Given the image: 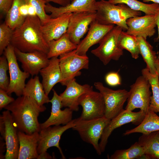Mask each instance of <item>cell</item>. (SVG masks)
<instances>
[{
    "label": "cell",
    "mask_w": 159,
    "mask_h": 159,
    "mask_svg": "<svg viewBox=\"0 0 159 159\" xmlns=\"http://www.w3.org/2000/svg\"><path fill=\"white\" fill-rule=\"evenodd\" d=\"M110 120L105 116L87 120L79 117L74 119V125L72 128L78 132L84 141L92 145L97 153L100 155L102 153L99 141Z\"/></svg>",
    "instance_id": "277c9868"
},
{
    "label": "cell",
    "mask_w": 159,
    "mask_h": 159,
    "mask_svg": "<svg viewBox=\"0 0 159 159\" xmlns=\"http://www.w3.org/2000/svg\"><path fill=\"white\" fill-rule=\"evenodd\" d=\"M64 92L60 94L63 107H68L73 111L79 110L78 100L84 93L93 90L92 86L88 84L81 85L74 78L69 82Z\"/></svg>",
    "instance_id": "d6986e66"
},
{
    "label": "cell",
    "mask_w": 159,
    "mask_h": 159,
    "mask_svg": "<svg viewBox=\"0 0 159 159\" xmlns=\"http://www.w3.org/2000/svg\"><path fill=\"white\" fill-rule=\"evenodd\" d=\"M39 73L42 78V83L45 92L48 96L54 86L62 81L59 58L54 57L50 59L48 64L42 69Z\"/></svg>",
    "instance_id": "603a6c76"
},
{
    "label": "cell",
    "mask_w": 159,
    "mask_h": 159,
    "mask_svg": "<svg viewBox=\"0 0 159 159\" xmlns=\"http://www.w3.org/2000/svg\"><path fill=\"white\" fill-rule=\"evenodd\" d=\"M138 142L144 149L145 154L141 158L159 159V131L142 134Z\"/></svg>",
    "instance_id": "cb8c5ba5"
},
{
    "label": "cell",
    "mask_w": 159,
    "mask_h": 159,
    "mask_svg": "<svg viewBox=\"0 0 159 159\" xmlns=\"http://www.w3.org/2000/svg\"><path fill=\"white\" fill-rule=\"evenodd\" d=\"M78 104L82 108L79 117L82 119L90 120L105 116V102L99 92L92 90L84 93L80 97Z\"/></svg>",
    "instance_id": "8fae6325"
},
{
    "label": "cell",
    "mask_w": 159,
    "mask_h": 159,
    "mask_svg": "<svg viewBox=\"0 0 159 159\" xmlns=\"http://www.w3.org/2000/svg\"><path fill=\"white\" fill-rule=\"evenodd\" d=\"M14 98L9 96L6 91L0 89V109L6 107L15 100Z\"/></svg>",
    "instance_id": "74e56055"
},
{
    "label": "cell",
    "mask_w": 159,
    "mask_h": 159,
    "mask_svg": "<svg viewBox=\"0 0 159 159\" xmlns=\"http://www.w3.org/2000/svg\"><path fill=\"white\" fill-rule=\"evenodd\" d=\"M41 26V21L37 16H28L23 22L13 30L10 44L23 52L38 51L47 54L49 46L43 35Z\"/></svg>",
    "instance_id": "6da1fadb"
},
{
    "label": "cell",
    "mask_w": 159,
    "mask_h": 159,
    "mask_svg": "<svg viewBox=\"0 0 159 159\" xmlns=\"http://www.w3.org/2000/svg\"><path fill=\"white\" fill-rule=\"evenodd\" d=\"M23 95L33 98L41 106L50 102V100L46 94L42 84L37 75L30 78L26 84Z\"/></svg>",
    "instance_id": "d4e9b609"
},
{
    "label": "cell",
    "mask_w": 159,
    "mask_h": 159,
    "mask_svg": "<svg viewBox=\"0 0 159 159\" xmlns=\"http://www.w3.org/2000/svg\"><path fill=\"white\" fill-rule=\"evenodd\" d=\"M150 88V82L146 77L143 75L138 77L130 86L125 109L132 111L139 108L146 114L149 111L152 93Z\"/></svg>",
    "instance_id": "8992f818"
},
{
    "label": "cell",
    "mask_w": 159,
    "mask_h": 159,
    "mask_svg": "<svg viewBox=\"0 0 159 159\" xmlns=\"http://www.w3.org/2000/svg\"><path fill=\"white\" fill-rule=\"evenodd\" d=\"M115 25H104L95 20L90 24L86 37L77 45V53L81 56L87 55V53L93 45L99 43L105 36L114 26Z\"/></svg>",
    "instance_id": "ac0fdd59"
},
{
    "label": "cell",
    "mask_w": 159,
    "mask_h": 159,
    "mask_svg": "<svg viewBox=\"0 0 159 159\" xmlns=\"http://www.w3.org/2000/svg\"><path fill=\"white\" fill-rule=\"evenodd\" d=\"M115 4H123L133 10L140 11L146 15H154L159 13V4L153 3L148 4L138 0H108Z\"/></svg>",
    "instance_id": "f546056e"
},
{
    "label": "cell",
    "mask_w": 159,
    "mask_h": 159,
    "mask_svg": "<svg viewBox=\"0 0 159 159\" xmlns=\"http://www.w3.org/2000/svg\"><path fill=\"white\" fill-rule=\"evenodd\" d=\"M13 30L4 22L0 25V55L10 44Z\"/></svg>",
    "instance_id": "836d02e7"
},
{
    "label": "cell",
    "mask_w": 159,
    "mask_h": 159,
    "mask_svg": "<svg viewBox=\"0 0 159 159\" xmlns=\"http://www.w3.org/2000/svg\"><path fill=\"white\" fill-rule=\"evenodd\" d=\"M53 91V96L50 100L52 104L51 114L45 121L40 124L41 130L52 125H64L72 120L73 111L68 107L62 110L63 107L61 97L54 90Z\"/></svg>",
    "instance_id": "e0dca14e"
},
{
    "label": "cell",
    "mask_w": 159,
    "mask_h": 159,
    "mask_svg": "<svg viewBox=\"0 0 159 159\" xmlns=\"http://www.w3.org/2000/svg\"><path fill=\"white\" fill-rule=\"evenodd\" d=\"M71 0V1H72L73 0Z\"/></svg>",
    "instance_id": "f6af8a7d"
},
{
    "label": "cell",
    "mask_w": 159,
    "mask_h": 159,
    "mask_svg": "<svg viewBox=\"0 0 159 159\" xmlns=\"http://www.w3.org/2000/svg\"><path fill=\"white\" fill-rule=\"evenodd\" d=\"M105 80L106 83L110 86H115L121 84L120 76L117 72L108 73L105 76Z\"/></svg>",
    "instance_id": "8d00e7d4"
},
{
    "label": "cell",
    "mask_w": 159,
    "mask_h": 159,
    "mask_svg": "<svg viewBox=\"0 0 159 159\" xmlns=\"http://www.w3.org/2000/svg\"><path fill=\"white\" fill-rule=\"evenodd\" d=\"M94 85L103 98L105 105V116L111 120L124 110V105L127 100L129 92L125 89L113 90L105 86L99 82H95Z\"/></svg>",
    "instance_id": "30bf717a"
},
{
    "label": "cell",
    "mask_w": 159,
    "mask_h": 159,
    "mask_svg": "<svg viewBox=\"0 0 159 159\" xmlns=\"http://www.w3.org/2000/svg\"><path fill=\"white\" fill-rule=\"evenodd\" d=\"M47 3L52 2L58 4L61 6H66L71 2V0H44Z\"/></svg>",
    "instance_id": "ab89813d"
},
{
    "label": "cell",
    "mask_w": 159,
    "mask_h": 159,
    "mask_svg": "<svg viewBox=\"0 0 159 159\" xmlns=\"http://www.w3.org/2000/svg\"><path fill=\"white\" fill-rule=\"evenodd\" d=\"M157 26L158 27V38H159V13L158 14V17L157 21ZM157 57L158 58H159V54H158V56H157Z\"/></svg>",
    "instance_id": "7bdbcfd3"
},
{
    "label": "cell",
    "mask_w": 159,
    "mask_h": 159,
    "mask_svg": "<svg viewBox=\"0 0 159 159\" xmlns=\"http://www.w3.org/2000/svg\"><path fill=\"white\" fill-rule=\"evenodd\" d=\"M155 67L156 72L158 74L159 77V58L158 57L155 62Z\"/></svg>",
    "instance_id": "b9f144b4"
},
{
    "label": "cell",
    "mask_w": 159,
    "mask_h": 159,
    "mask_svg": "<svg viewBox=\"0 0 159 159\" xmlns=\"http://www.w3.org/2000/svg\"><path fill=\"white\" fill-rule=\"evenodd\" d=\"M158 14L131 17L126 21L127 34L136 37L141 36L146 39L151 37L155 32Z\"/></svg>",
    "instance_id": "2e32d148"
},
{
    "label": "cell",
    "mask_w": 159,
    "mask_h": 159,
    "mask_svg": "<svg viewBox=\"0 0 159 159\" xmlns=\"http://www.w3.org/2000/svg\"><path fill=\"white\" fill-rule=\"evenodd\" d=\"M74 119L66 125H54L41 129L39 132V139L37 147L39 154L47 151L50 147H55L59 150L63 159L65 157L60 148L59 142L63 133L74 126Z\"/></svg>",
    "instance_id": "5bb4252c"
},
{
    "label": "cell",
    "mask_w": 159,
    "mask_h": 159,
    "mask_svg": "<svg viewBox=\"0 0 159 159\" xmlns=\"http://www.w3.org/2000/svg\"><path fill=\"white\" fill-rule=\"evenodd\" d=\"M17 59L20 62L23 71L32 76L37 75L49 64L47 54L38 51L24 52L14 48Z\"/></svg>",
    "instance_id": "9a60e30c"
},
{
    "label": "cell",
    "mask_w": 159,
    "mask_h": 159,
    "mask_svg": "<svg viewBox=\"0 0 159 159\" xmlns=\"http://www.w3.org/2000/svg\"><path fill=\"white\" fill-rule=\"evenodd\" d=\"M59 59L62 77L60 83L62 85L66 86L75 77L80 75L81 70L89 68L88 57L79 55L76 49L60 55Z\"/></svg>",
    "instance_id": "52a82bcc"
},
{
    "label": "cell",
    "mask_w": 159,
    "mask_h": 159,
    "mask_svg": "<svg viewBox=\"0 0 159 159\" xmlns=\"http://www.w3.org/2000/svg\"><path fill=\"white\" fill-rule=\"evenodd\" d=\"M96 6L95 20L97 22L104 25H116L125 31L128 29L126 24L128 19L142 15L141 11L133 10L125 4L116 5L108 1H97Z\"/></svg>",
    "instance_id": "3957f363"
},
{
    "label": "cell",
    "mask_w": 159,
    "mask_h": 159,
    "mask_svg": "<svg viewBox=\"0 0 159 159\" xmlns=\"http://www.w3.org/2000/svg\"><path fill=\"white\" fill-rule=\"evenodd\" d=\"M142 75L149 81L151 86L152 95L150 97L149 110L156 113L159 112V77L157 72L151 73L146 67L141 71Z\"/></svg>",
    "instance_id": "f1b7e54d"
},
{
    "label": "cell",
    "mask_w": 159,
    "mask_h": 159,
    "mask_svg": "<svg viewBox=\"0 0 159 159\" xmlns=\"http://www.w3.org/2000/svg\"><path fill=\"white\" fill-rule=\"evenodd\" d=\"M122 28L115 26L104 37L99 46L92 50L91 53L106 65L112 60H118L123 54V50L119 46L118 38Z\"/></svg>",
    "instance_id": "5b68a950"
},
{
    "label": "cell",
    "mask_w": 159,
    "mask_h": 159,
    "mask_svg": "<svg viewBox=\"0 0 159 159\" xmlns=\"http://www.w3.org/2000/svg\"><path fill=\"white\" fill-rule=\"evenodd\" d=\"M52 157L47 151L39 154L37 159H51Z\"/></svg>",
    "instance_id": "60d3db41"
},
{
    "label": "cell",
    "mask_w": 159,
    "mask_h": 159,
    "mask_svg": "<svg viewBox=\"0 0 159 159\" xmlns=\"http://www.w3.org/2000/svg\"><path fill=\"white\" fill-rule=\"evenodd\" d=\"M48 43L49 50L47 55L49 59L75 50L77 47L71 41L67 32L58 39L51 40Z\"/></svg>",
    "instance_id": "484cf974"
},
{
    "label": "cell",
    "mask_w": 159,
    "mask_h": 159,
    "mask_svg": "<svg viewBox=\"0 0 159 159\" xmlns=\"http://www.w3.org/2000/svg\"><path fill=\"white\" fill-rule=\"evenodd\" d=\"M71 14L66 13L56 18H50L45 23L42 25V31L47 43L58 39L67 32Z\"/></svg>",
    "instance_id": "44dd1931"
},
{
    "label": "cell",
    "mask_w": 159,
    "mask_h": 159,
    "mask_svg": "<svg viewBox=\"0 0 159 159\" xmlns=\"http://www.w3.org/2000/svg\"><path fill=\"white\" fill-rule=\"evenodd\" d=\"M137 37L139 44L140 54L146 63V67L151 73L156 74L155 62L157 59L156 53L146 39L141 36Z\"/></svg>",
    "instance_id": "83f0119b"
},
{
    "label": "cell",
    "mask_w": 159,
    "mask_h": 159,
    "mask_svg": "<svg viewBox=\"0 0 159 159\" xmlns=\"http://www.w3.org/2000/svg\"><path fill=\"white\" fill-rule=\"evenodd\" d=\"M146 114L140 110L134 112L124 109L118 115L110 120L104 129L99 143L102 153L105 150L108 138L115 129L125 124L131 122L135 125H139L144 119Z\"/></svg>",
    "instance_id": "7c38bea8"
},
{
    "label": "cell",
    "mask_w": 159,
    "mask_h": 159,
    "mask_svg": "<svg viewBox=\"0 0 159 159\" xmlns=\"http://www.w3.org/2000/svg\"><path fill=\"white\" fill-rule=\"evenodd\" d=\"M143 2H152L153 3H156L159 4V0H142Z\"/></svg>",
    "instance_id": "ee69618b"
},
{
    "label": "cell",
    "mask_w": 159,
    "mask_h": 159,
    "mask_svg": "<svg viewBox=\"0 0 159 159\" xmlns=\"http://www.w3.org/2000/svg\"><path fill=\"white\" fill-rule=\"evenodd\" d=\"M96 13L82 11L72 13L67 33L71 41L78 45L81 39L88 30L91 23L95 20Z\"/></svg>",
    "instance_id": "4fadbf2b"
},
{
    "label": "cell",
    "mask_w": 159,
    "mask_h": 159,
    "mask_svg": "<svg viewBox=\"0 0 159 159\" xmlns=\"http://www.w3.org/2000/svg\"><path fill=\"white\" fill-rule=\"evenodd\" d=\"M118 44L121 49L129 52L133 58L136 59L139 57L140 52L137 37L122 30L119 35Z\"/></svg>",
    "instance_id": "4dcf8cb0"
},
{
    "label": "cell",
    "mask_w": 159,
    "mask_h": 159,
    "mask_svg": "<svg viewBox=\"0 0 159 159\" xmlns=\"http://www.w3.org/2000/svg\"><path fill=\"white\" fill-rule=\"evenodd\" d=\"M21 1V0H14L6 14L5 22L13 30L20 26L25 19L21 15L19 10Z\"/></svg>",
    "instance_id": "1f68e13d"
},
{
    "label": "cell",
    "mask_w": 159,
    "mask_h": 159,
    "mask_svg": "<svg viewBox=\"0 0 159 159\" xmlns=\"http://www.w3.org/2000/svg\"><path fill=\"white\" fill-rule=\"evenodd\" d=\"M9 70V65L5 56H1L0 57V89L7 90L9 83L7 74Z\"/></svg>",
    "instance_id": "d590c367"
},
{
    "label": "cell",
    "mask_w": 159,
    "mask_h": 159,
    "mask_svg": "<svg viewBox=\"0 0 159 159\" xmlns=\"http://www.w3.org/2000/svg\"><path fill=\"white\" fill-rule=\"evenodd\" d=\"M97 0H73L65 6L59 7L47 3L45 7L46 12L50 13L51 18L57 17L64 14L82 11L96 13Z\"/></svg>",
    "instance_id": "ffe728a7"
},
{
    "label": "cell",
    "mask_w": 159,
    "mask_h": 159,
    "mask_svg": "<svg viewBox=\"0 0 159 159\" xmlns=\"http://www.w3.org/2000/svg\"><path fill=\"white\" fill-rule=\"evenodd\" d=\"M31 4L34 8L37 16L41 21L42 25L45 23L51 17L46 14L45 7L47 2L44 0H24Z\"/></svg>",
    "instance_id": "e575fe53"
},
{
    "label": "cell",
    "mask_w": 159,
    "mask_h": 159,
    "mask_svg": "<svg viewBox=\"0 0 159 159\" xmlns=\"http://www.w3.org/2000/svg\"><path fill=\"white\" fill-rule=\"evenodd\" d=\"M14 0H0V11L1 13L6 14L11 7Z\"/></svg>",
    "instance_id": "f35d334b"
},
{
    "label": "cell",
    "mask_w": 159,
    "mask_h": 159,
    "mask_svg": "<svg viewBox=\"0 0 159 159\" xmlns=\"http://www.w3.org/2000/svg\"><path fill=\"white\" fill-rule=\"evenodd\" d=\"M4 109L10 112L18 131L29 134L40 132L38 117L46 109L44 106H40L33 98L23 95L18 97Z\"/></svg>",
    "instance_id": "7a4b0ae2"
},
{
    "label": "cell",
    "mask_w": 159,
    "mask_h": 159,
    "mask_svg": "<svg viewBox=\"0 0 159 159\" xmlns=\"http://www.w3.org/2000/svg\"><path fill=\"white\" fill-rule=\"evenodd\" d=\"M143 147L138 143L135 142L127 149L116 150L111 155V159H134L141 158L144 154Z\"/></svg>",
    "instance_id": "d6a6232c"
},
{
    "label": "cell",
    "mask_w": 159,
    "mask_h": 159,
    "mask_svg": "<svg viewBox=\"0 0 159 159\" xmlns=\"http://www.w3.org/2000/svg\"><path fill=\"white\" fill-rule=\"evenodd\" d=\"M3 54L8 61L9 74V83L6 92L9 95L14 93L18 97L23 95L25 81L30 74L20 69L17 62L14 47L11 44L6 48Z\"/></svg>",
    "instance_id": "9c48e42d"
},
{
    "label": "cell",
    "mask_w": 159,
    "mask_h": 159,
    "mask_svg": "<svg viewBox=\"0 0 159 159\" xmlns=\"http://www.w3.org/2000/svg\"><path fill=\"white\" fill-rule=\"evenodd\" d=\"M159 131V116L156 113L149 110L142 122L136 127L125 131L124 135L134 133L148 134Z\"/></svg>",
    "instance_id": "4316f807"
},
{
    "label": "cell",
    "mask_w": 159,
    "mask_h": 159,
    "mask_svg": "<svg viewBox=\"0 0 159 159\" xmlns=\"http://www.w3.org/2000/svg\"><path fill=\"white\" fill-rule=\"evenodd\" d=\"M18 134L19 144L18 159H37L39 132L29 134L18 131Z\"/></svg>",
    "instance_id": "7402d4cb"
},
{
    "label": "cell",
    "mask_w": 159,
    "mask_h": 159,
    "mask_svg": "<svg viewBox=\"0 0 159 159\" xmlns=\"http://www.w3.org/2000/svg\"><path fill=\"white\" fill-rule=\"evenodd\" d=\"M18 131L10 112L7 110L3 111L0 117V131L5 141L4 159H18L19 147Z\"/></svg>",
    "instance_id": "ba28073f"
}]
</instances>
